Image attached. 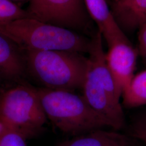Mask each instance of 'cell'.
Listing matches in <instances>:
<instances>
[{
	"label": "cell",
	"mask_w": 146,
	"mask_h": 146,
	"mask_svg": "<svg viewBox=\"0 0 146 146\" xmlns=\"http://www.w3.org/2000/svg\"><path fill=\"white\" fill-rule=\"evenodd\" d=\"M133 134L146 145V119L140 120L133 127Z\"/></svg>",
	"instance_id": "15"
},
{
	"label": "cell",
	"mask_w": 146,
	"mask_h": 146,
	"mask_svg": "<svg viewBox=\"0 0 146 146\" xmlns=\"http://www.w3.org/2000/svg\"><path fill=\"white\" fill-rule=\"evenodd\" d=\"M139 51L142 57L146 61V20L138 28Z\"/></svg>",
	"instance_id": "14"
},
{
	"label": "cell",
	"mask_w": 146,
	"mask_h": 146,
	"mask_svg": "<svg viewBox=\"0 0 146 146\" xmlns=\"http://www.w3.org/2000/svg\"><path fill=\"white\" fill-rule=\"evenodd\" d=\"M122 96L123 104L129 108L146 104V70L134 75Z\"/></svg>",
	"instance_id": "11"
},
{
	"label": "cell",
	"mask_w": 146,
	"mask_h": 146,
	"mask_svg": "<svg viewBox=\"0 0 146 146\" xmlns=\"http://www.w3.org/2000/svg\"><path fill=\"white\" fill-rule=\"evenodd\" d=\"M138 52L129 40L117 42L108 47L106 61L122 94L134 76Z\"/></svg>",
	"instance_id": "6"
},
{
	"label": "cell",
	"mask_w": 146,
	"mask_h": 146,
	"mask_svg": "<svg viewBox=\"0 0 146 146\" xmlns=\"http://www.w3.org/2000/svg\"><path fill=\"white\" fill-rule=\"evenodd\" d=\"M26 139L21 133L5 128L0 133V146H27Z\"/></svg>",
	"instance_id": "13"
},
{
	"label": "cell",
	"mask_w": 146,
	"mask_h": 146,
	"mask_svg": "<svg viewBox=\"0 0 146 146\" xmlns=\"http://www.w3.org/2000/svg\"><path fill=\"white\" fill-rule=\"evenodd\" d=\"M29 17H31L28 11L11 0H0V25Z\"/></svg>",
	"instance_id": "12"
},
{
	"label": "cell",
	"mask_w": 146,
	"mask_h": 146,
	"mask_svg": "<svg viewBox=\"0 0 146 146\" xmlns=\"http://www.w3.org/2000/svg\"><path fill=\"white\" fill-rule=\"evenodd\" d=\"M110 9L125 33L138 29L146 20V0H112Z\"/></svg>",
	"instance_id": "8"
},
{
	"label": "cell",
	"mask_w": 146,
	"mask_h": 146,
	"mask_svg": "<svg viewBox=\"0 0 146 146\" xmlns=\"http://www.w3.org/2000/svg\"><path fill=\"white\" fill-rule=\"evenodd\" d=\"M11 1H12V0H11Z\"/></svg>",
	"instance_id": "17"
},
{
	"label": "cell",
	"mask_w": 146,
	"mask_h": 146,
	"mask_svg": "<svg viewBox=\"0 0 146 146\" xmlns=\"http://www.w3.org/2000/svg\"><path fill=\"white\" fill-rule=\"evenodd\" d=\"M0 33L26 50H60L87 54L90 38L33 17L0 25Z\"/></svg>",
	"instance_id": "1"
},
{
	"label": "cell",
	"mask_w": 146,
	"mask_h": 146,
	"mask_svg": "<svg viewBox=\"0 0 146 146\" xmlns=\"http://www.w3.org/2000/svg\"><path fill=\"white\" fill-rule=\"evenodd\" d=\"M58 146H128L125 136L116 131L98 129L76 135Z\"/></svg>",
	"instance_id": "9"
},
{
	"label": "cell",
	"mask_w": 146,
	"mask_h": 146,
	"mask_svg": "<svg viewBox=\"0 0 146 146\" xmlns=\"http://www.w3.org/2000/svg\"><path fill=\"white\" fill-rule=\"evenodd\" d=\"M5 129V128L4 127V125H3L0 122V133H1L2 131H4Z\"/></svg>",
	"instance_id": "16"
},
{
	"label": "cell",
	"mask_w": 146,
	"mask_h": 146,
	"mask_svg": "<svg viewBox=\"0 0 146 146\" xmlns=\"http://www.w3.org/2000/svg\"><path fill=\"white\" fill-rule=\"evenodd\" d=\"M47 119L37 89L20 85L0 94V122L5 128L27 138L38 133Z\"/></svg>",
	"instance_id": "4"
},
{
	"label": "cell",
	"mask_w": 146,
	"mask_h": 146,
	"mask_svg": "<svg viewBox=\"0 0 146 146\" xmlns=\"http://www.w3.org/2000/svg\"><path fill=\"white\" fill-rule=\"evenodd\" d=\"M28 11L31 17L92 36V19L85 0H31Z\"/></svg>",
	"instance_id": "5"
},
{
	"label": "cell",
	"mask_w": 146,
	"mask_h": 146,
	"mask_svg": "<svg viewBox=\"0 0 146 146\" xmlns=\"http://www.w3.org/2000/svg\"><path fill=\"white\" fill-rule=\"evenodd\" d=\"M37 92L47 118L64 133L78 135L111 127L83 95L46 88L37 89Z\"/></svg>",
	"instance_id": "2"
},
{
	"label": "cell",
	"mask_w": 146,
	"mask_h": 146,
	"mask_svg": "<svg viewBox=\"0 0 146 146\" xmlns=\"http://www.w3.org/2000/svg\"><path fill=\"white\" fill-rule=\"evenodd\" d=\"M89 14L108 47L117 42L129 40L113 15L106 0H85Z\"/></svg>",
	"instance_id": "7"
},
{
	"label": "cell",
	"mask_w": 146,
	"mask_h": 146,
	"mask_svg": "<svg viewBox=\"0 0 146 146\" xmlns=\"http://www.w3.org/2000/svg\"><path fill=\"white\" fill-rule=\"evenodd\" d=\"M23 69V61L17 46L0 33V74L7 78H17Z\"/></svg>",
	"instance_id": "10"
},
{
	"label": "cell",
	"mask_w": 146,
	"mask_h": 146,
	"mask_svg": "<svg viewBox=\"0 0 146 146\" xmlns=\"http://www.w3.org/2000/svg\"><path fill=\"white\" fill-rule=\"evenodd\" d=\"M27 64L32 74L45 87L74 92L82 88L88 58L74 52L26 50Z\"/></svg>",
	"instance_id": "3"
}]
</instances>
